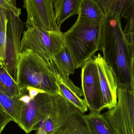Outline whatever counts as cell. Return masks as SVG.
I'll use <instances>...</instances> for the list:
<instances>
[{"mask_svg": "<svg viewBox=\"0 0 134 134\" xmlns=\"http://www.w3.org/2000/svg\"><path fill=\"white\" fill-rule=\"evenodd\" d=\"M55 0H23V8L27 13L26 28L34 27L49 31H61L55 20Z\"/></svg>", "mask_w": 134, "mask_h": 134, "instance_id": "ba28073f", "label": "cell"}, {"mask_svg": "<svg viewBox=\"0 0 134 134\" xmlns=\"http://www.w3.org/2000/svg\"><path fill=\"white\" fill-rule=\"evenodd\" d=\"M21 102V115L18 126L27 134L35 130L37 124L50 115L55 109V94L40 93L29 101Z\"/></svg>", "mask_w": 134, "mask_h": 134, "instance_id": "8992f818", "label": "cell"}, {"mask_svg": "<svg viewBox=\"0 0 134 134\" xmlns=\"http://www.w3.org/2000/svg\"><path fill=\"white\" fill-rule=\"evenodd\" d=\"M102 24L78 17L71 27L63 34L65 46L72 57L76 69L82 66L99 50Z\"/></svg>", "mask_w": 134, "mask_h": 134, "instance_id": "3957f363", "label": "cell"}, {"mask_svg": "<svg viewBox=\"0 0 134 134\" xmlns=\"http://www.w3.org/2000/svg\"><path fill=\"white\" fill-rule=\"evenodd\" d=\"M11 121H12L11 118L0 108V134H1L6 125Z\"/></svg>", "mask_w": 134, "mask_h": 134, "instance_id": "cb8c5ba5", "label": "cell"}, {"mask_svg": "<svg viewBox=\"0 0 134 134\" xmlns=\"http://www.w3.org/2000/svg\"><path fill=\"white\" fill-rule=\"evenodd\" d=\"M16 82L20 90L31 87L48 93L60 94L50 63L29 49L19 55Z\"/></svg>", "mask_w": 134, "mask_h": 134, "instance_id": "7a4b0ae2", "label": "cell"}, {"mask_svg": "<svg viewBox=\"0 0 134 134\" xmlns=\"http://www.w3.org/2000/svg\"><path fill=\"white\" fill-rule=\"evenodd\" d=\"M0 91L13 98L20 97L17 83L11 77L3 64H0Z\"/></svg>", "mask_w": 134, "mask_h": 134, "instance_id": "ffe728a7", "label": "cell"}, {"mask_svg": "<svg viewBox=\"0 0 134 134\" xmlns=\"http://www.w3.org/2000/svg\"><path fill=\"white\" fill-rule=\"evenodd\" d=\"M8 10L0 8V62L2 64L5 59Z\"/></svg>", "mask_w": 134, "mask_h": 134, "instance_id": "44dd1931", "label": "cell"}, {"mask_svg": "<svg viewBox=\"0 0 134 134\" xmlns=\"http://www.w3.org/2000/svg\"><path fill=\"white\" fill-rule=\"evenodd\" d=\"M52 62L57 71L63 76H69L76 69L75 62L71 53L66 46L54 57Z\"/></svg>", "mask_w": 134, "mask_h": 134, "instance_id": "e0dca14e", "label": "cell"}, {"mask_svg": "<svg viewBox=\"0 0 134 134\" xmlns=\"http://www.w3.org/2000/svg\"><path fill=\"white\" fill-rule=\"evenodd\" d=\"M133 55L134 54V33L124 34Z\"/></svg>", "mask_w": 134, "mask_h": 134, "instance_id": "d4e9b609", "label": "cell"}, {"mask_svg": "<svg viewBox=\"0 0 134 134\" xmlns=\"http://www.w3.org/2000/svg\"><path fill=\"white\" fill-rule=\"evenodd\" d=\"M118 15L105 16L99 50L111 67L119 87L134 89L133 55Z\"/></svg>", "mask_w": 134, "mask_h": 134, "instance_id": "6da1fadb", "label": "cell"}, {"mask_svg": "<svg viewBox=\"0 0 134 134\" xmlns=\"http://www.w3.org/2000/svg\"><path fill=\"white\" fill-rule=\"evenodd\" d=\"M84 115L76 108L64 124L50 134H91Z\"/></svg>", "mask_w": 134, "mask_h": 134, "instance_id": "4fadbf2b", "label": "cell"}, {"mask_svg": "<svg viewBox=\"0 0 134 134\" xmlns=\"http://www.w3.org/2000/svg\"><path fill=\"white\" fill-rule=\"evenodd\" d=\"M123 17L127 20L124 30V34L134 32V0H131L128 8L124 15Z\"/></svg>", "mask_w": 134, "mask_h": 134, "instance_id": "7402d4cb", "label": "cell"}, {"mask_svg": "<svg viewBox=\"0 0 134 134\" xmlns=\"http://www.w3.org/2000/svg\"><path fill=\"white\" fill-rule=\"evenodd\" d=\"M77 108L60 94H55V107L53 112L39 122L35 130H41L47 134L62 126Z\"/></svg>", "mask_w": 134, "mask_h": 134, "instance_id": "8fae6325", "label": "cell"}, {"mask_svg": "<svg viewBox=\"0 0 134 134\" xmlns=\"http://www.w3.org/2000/svg\"><path fill=\"white\" fill-rule=\"evenodd\" d=\"M115 107L102 114L116 134H134V89L118 87Z\"/></svg>", "mask_w": 134, "mask_h": 134, "instance_id": "5b68a950", "label": "cell"}, {"mask_svg": "<svg viewBox=\"0 0 134 134\" xmlns=\"http://www.w3.org/2000/svg\"><path fill=\"white\" fill-rule=\"evenodd\" d=\"M20 98H13L0 91V108L11 118L12 121L18 125L19 124L22 108Z\"/></svg>", "mask_w": 134, "mask_h": 134, "instance_id": "ac0fdd59", "label": "cell"}, {"mask_svg": "<svg viewBox=\"0 0 134 134\" xmlns=\"http://www.w3.org/2000/svg\"><path fill=\"white\" fill-rule=\"evenodd\" d=\"M133 71L134 69V54L133 55Z\"/></svg>", "mask_w": 134, "mask_h": 134, "instance_id": "4316f807", "label": "cell"}, {"mask_svg": "<svg viewBox=\"0 0 134 134\" xmlns=\"http://www.w3.org/2000/svg\"><path fill=\"white\" fill-rule=\"evenodd\" d=\"M81 76L82 91L87 108L91 113H100L102 96L97 66L93 57L82 67Z\"/></svg>", "mask_w": 134, "mask_h": 134, "instance_id": "9c48e42d", "label": "cell"}, {"mask_svg": "<svg viewBox=\"0 0 134 134\" xmlns=\"http://www.w3.org/2000/svg\"><path fill=\"white\" fill-rule=\"evenodd\" d=\"M26 90L28 91L29 95L31 98H34L40 93H46L44 91L31 87H28Z\"/></svg>", "mask_w": 134, "mask_h": 134, "instance_id": "484cf974", "label": "cell"}, {"mask_svg": "<svg viewBox=\"0 0 134 134\" xmlns=\"http://www.w3.org/2000/svg\"><path fill=\"white\" fill-rule=\"evenodd\" d=\"M100 5L105 16L118 15L120 18L128 8L131 0H95Z\"/></svg>", "mask_w": 134, "mask_h": 134, "instance_id": "d6986e66", "label": "cell"}, {"mask_svg": "<svg viewBox=\"0 0 134 134\" xmlns=\"http://www.w3.org/2000/svg\"><path fill=\"white\" fill-rule=\"evenodd\" d=\"M20 15H16L12 11L8 10L7 12L5 57L3 64L9 74L16 82L21 35L25 26Z\"/></svg>", "mask_w": 134, "mask_h": 134, "instance_id": "52a82bcc", "label": "cell"}, {"mask_svg": "<svg viewBox=\"0 0 134 134\" xmlns=\"http://www.w3.org/2000/svg\"><path fill=\"white\" fill-rule=\"evenodd\" d=\"M50 65L55 75L60 95L82 113L87 111V106L85 100L80 98L83 96L82 90L76 86L68 76L60 74L52 61L50 62Z\"/></svg>", "mask_w": 134, "mask_h": 134, "instance_id": "7c38bea8", "label": "cell"}, {"mask_svg": "<svg viewBox=\"0 0 134 134\" xmlns=\"http://www.w3.org/2000/svg\"><path fill=\"white\" fill-rule=\"evenodd\" d=\"M26 29L20 42V53L29 49L49 63L65 46L61 31H49L34 27Z\"/></svg>", "mask_w": 134, "mask_h": 134, "instance_id": "277c9868", "label": "cell"}, {"mask_svg": "<svg viewBox=\"0 0 134 134\" xmlns=\"http://www.w3.org/2000/svg\"><path fill=\"white\" fill-rule=\"evenodd\" d=\"M84 117L91 134H116L102 114L90 113Z\"/></svg>", "mask_w": 134, "mask_h": 134, "instance_id": "2e32d148", "label": "cell"}, {"mask_svg": "<svg viewBox=\"0 0 134 134\" xmlns=\"http://www.w3.org/2000/svg\"><path fill=\"white\" fill-rule=\"evenodd\" d=\"M0 8L12 11L16 15L21 14V10L16 6V0H0Z\"/></svg>", "mask_w": 134, "mask_h": 134, "instance_id": "603a6c76", "label": "cell"}, {"mask_svg": "<svg viewBox=\"0 0 134 134\" xmlns=\"http://www.w3.org/2000/svg\"><path fill=\"white\" fill-rule=\"evenodd\" d=\"M78 17L96 23H102L105 16L100 5L95 0H83Z\"/></svg>", "mask_w": 134, "mask_h": 134, "instance_id": "9a60e30c", "label": "cell"}, {"mask_svg": "<svg viewBox=\"0 0 134 134\" xmlns=\"http://www.w3.org/2000/svg\"><path fill=\"white\" fill-rule=\"evenodd\" d=\"M83 0H55L54 6L55 20L60 28L64 22L71 16L79 15Z\"/></svg>", "mask_w": 134, "mask_h": 134, "instance_id": "5bb4252c", "label": "cell"}, {"mask_svg": "<svg viewBox=\"0 0 134 134\" xmlns=\"http://www.w3.org/2000/svg\"><path fill=\"white\" fill-rule=\"evenodd\" d=\"M97 66L102 96V109H111L117 104L118 83L111 67L100 53L93 57Z\"/></svg>", "mask_w": 134, "mask_h": 134, "instance_id": "30bf717a", "label": "cell"}]
</instances>
